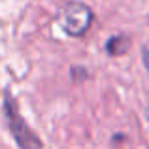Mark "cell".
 <instances>
[{"instance_id":"obj_2","label":"cell","mask_w":149,"mask_h":149,"mask_svg":"<svg viewBox=\"0 0 149 149\" xmlns=\"http://www.w3.org/2000/svg\"><path fill=\"white\" fill-rule=\"evenodd\" d=\"M4 106H6V117H8V123H10V130H11V134H13L17 146L21 149H42L40 138H38V136L30 130L29 125L25 123V119L21 117V113H19V109H17V104H15V100L11 98L10 95H6Z\"/></svg>"},{"instance_id":"obj_3","label":"cell","mask_w":149,"mask_h":149,"mask_svg":"<svg viewBox=\"0 0 149 149\" xmlns=\"http://www.w3.org/2000/svg\"><path fill=\"white\" fill-rule=\"evenodd\" d=\"M130 47V38L127 36V34H117V36L109 38L108 44H106V49H108L109 55H125Z\"/></svg>"},{"instance_id":"obj_1","label":"cell","mask_w":149,"mask_h":149,"mask_svg":"<svg viewBox=\"0 0 149 149\" xmlns=\"http://www.w3.org/2000/svg\"><path fill=\"white\" fill-rule=\"evenodd\" d=\"M93 10L81 2H68L58 11V25L70 36H83L93 25Z\"/></svg>"},{"instance_id":"obj_4","label":"cell","mask_w":149,"mask_h":149,"mask_svg":"<svg viewBox=\"0 0 149 149\" xmlns=\"http://www.w3.org/2000/svg\"><path fill=\"white\" fill-rule=\"evenodd\" d=\"M142 55H143V64H146V68L149 70V42L143 45V53Z\"/></svg>"}]
</instances>
